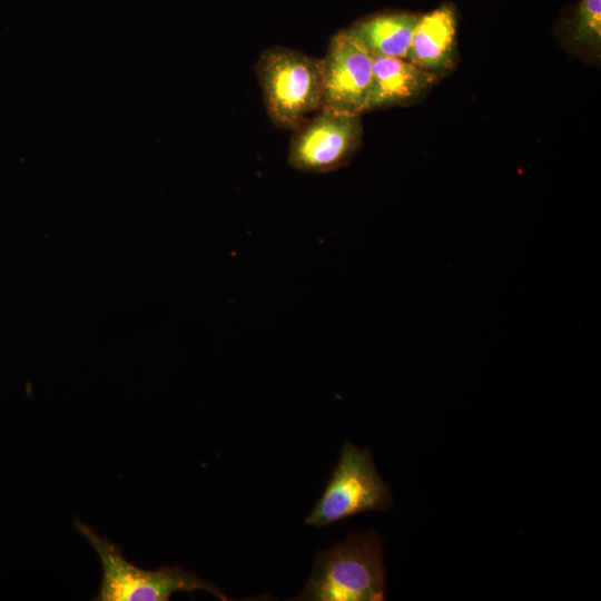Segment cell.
Wrapping results in <instances>:
<instances>
[{
  "label": "cell",
  "instance_id": "ba28073f",
  "mask_svg": "<svg viewBox=\"0 0 601 601\" xmlns=\"http://www.w3.org/2000/svg\"><path fill=\"white\" fill-rule=\"evenodd\" d=\"M436 76L407 59L374 58L367 111L412 101L436 81Z\"/></svg>",
  "mask_w": 601,
  "mask_h": 601
},
{
  "label": "cell",
  "instance_id": "3957f363",
  "mask_svg": "<svg viewBox=\"0 0 601 601\" xmlns=\"http://www.w3.org/2000/svg\"><path fill=\"white\" fill-rule=\"evenodd\" d=\"M75 528L97 552L102 580L96 601H168L179 591H206L220 600H228L218 587L179 566L144 570L131 564L121 550L100 538L87 524L75 521Z\"/></svg>",
  "mask_w": 601,
  "mask_h": 601
},
{
  "label": "cell",
  "instance_id": "7a4b0ae2",
  "mask_svg": "<svg viewBox=\"0 0 601 601\" xmlns=\"http://www.w3.org/2000/svg\"><path fill=\"white\" fill-rule=\"evenodd\" d=\"M270 121L294 131L323 107L322 60L300 51L265 49L255 66Z\"/></svg>",
  "mask_w": 601,
  "mask_h": 601
},
{
  "label": "cell",
  "instance_id": "30bf717a",
  "mask_svg": "<svg viewBox=\"0 0 601 601\" xmlns=\"http://www.w3.org/2000/svg\"><path fill=\"white\" fill-rule=\"evenodd\" d=\"M573 39L593 50L601 46V0H580L572 22Z\"/></svg>",
  "mask_w": 601,
  "mask_h": 601
},
{
  "label": "cell",
  "instance_id": "9c48e42d",
  "mask_svg": "<svg viewBox=\"0 0 601 601\" xmlns=\"http://www.w3.org/2000/svg\"><path fill=\"white\" fill-rule=\"evenodd\" d=\"M420 14L386 12L362 19L349 28L352 33L374 57L406 59Z\"/></svg>",
  "mask_w": 601,
  "mask_h": 601
},
{
  "label": "cell",
  "instance_id": "8992f818",
  "mask_svg": "<svg viewBox=\"0 0 601 601\" xmlns=\"http://www.w3.org/2000/svg\"><path fill=\"white\" fill-rule=\"evenodd\" d=\"M322 60L323 107L358 115L367 111L374 57L347 29L335 33Z\"/></svg>",
  "mask_w": 601,
  "mask_h": 601
},
{
  "label": "cell",
  "instance_id": "5b68a950",
  "mask_svg": "<svg viewBox=\"0 0 601 601\" xmlns=\"http://www.w3.org/2000/svg\"><path fill=\"white\" fill-rule=\"evenodd\" d=\"M288 164L303 173L324 174L346 166L362 142L361 116L321 108L293 131Z\"/></svg>",
  "mask_w": 601,
  "mask_h": 601
},
{
  "label": "cell",
  "instance_id": "52a82bcc",
  "mask_svg": "<svg viewBox=\"0 0 601 601\" xmlns=\"http://www.w3.org/2000/svg\"><path fill=\"white\" fill-rule=\"evenodd\" d=\"M455 36L453 6L442 4L426 14H420L406 59L436 75L451 69L454 65Z\"/></svg>",
  "mask_w": 601,
  "mask_h": 601
},
{
  "label": "cell",
  "instance_id": "6da1fadb",
  "mask_svg": "<svg viewBox=\"0 0 601 601\" xmlns=\"http://www.w3.org/2000/svg\"><path fill=\"white\" fill-rule=\"evenodd\" d=\"M296 600H385V566L377 534L355 533L318 553L308 582Z\"/></svg>",
  "mask_w": 601,
  "mask_h": 601
},
{
  "label": "cell",
  "instance_id": "277c9868",
  "mask_svg": "<svg viewBox=\"0 0 601 601\" xmlns=\"http://www.w3.org/2000/svg\"><path fill=\"white\" fill-rule=\"evenodd\" d=\"M392 504L390 487L378 475L370 451L345 442L333 474L305 522L315 528Z\"/></svg>",
  "mask_w": 601,
  "mask_h": 601
}]
</instances>
